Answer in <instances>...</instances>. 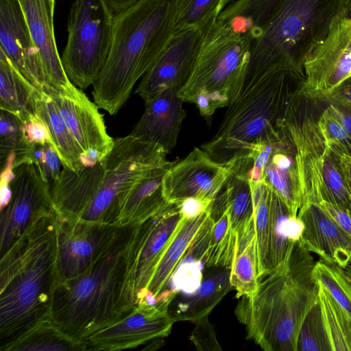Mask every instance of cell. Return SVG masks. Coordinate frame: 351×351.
Returning <instances> with one entry per match:
<instances>
[{
	"mask_svg": "<svg viewBox=\"0 0 351 351\" xmlns=\"http://www.w3.org/2000/svg\"><path fill=\"white\" fill-rule=\"evenodd\" d=\"M343 0H237L218 21L246 37L251 56L246 77L275 66L304 73V63L328 34Z\"/></svg>",
	"mask_w": 351,
	"mask_h": 351,
	"instance_id": "cell-1",
	"label": "cell"
},
{
	"mask_svg": "<svg viewBox=\"0 0 351 351\" xmlns=\"http://www.w3.org/2000/svg\"><path fill=\"white\" fill-rule=\"evenodd\" d=\"M0 350L51 318L59 282L57 213L40 219L0 256Z\"/></svg>",
	"mask_w": 351,
	"mask_h": 351,
	"instance_id": "cell-2",
	"label": "cell"
},
{
	"mask_svg": "<svg viewBox=\"0 0 351 351\" xmlns=\"http://www.w3.org/2000/svg\"><path fill=\"white\" fill-rule=\"evenodd\" d=\"M315 261L299 241L287 258L259 278L256 290L234 309L247 338L266 351H297L301 325L318 300Z\"/></svg>",
	"mask_w": 351,
	"mask_h": 351,
	"instance_id": "cell-3",
	"label": "cell"
},
{
	"mask_svg": "<svg viewBox=\"0 0 351 351\" xmlns=\"http://www.w3.org/2000/svg\"><path fill=\"white\" fill-rule=\"evenodd\" d=\"M135 226H120L114 239L85 272L59 282L50 317L69 337L85 340L126 316L136 305L128 289Z\"/></svg>",
	"mask_w": 351,
	"mask_h": 351,
	"instance_id": "cell-4",
	"label": "cell"
},
{
	"mask_svg": "<svg viewBox=\"0 0 351 351\" xmlns=\"http://www.w3.org/2000/svg\"><path fill=\"white\" fill-rule=\"evenodd\" d=\"M177 10L178 0H139L114 14L110 51L93 84L100 109L114 115L125 104L176 33Z\"/></svg>",
	"mask_w": 351,
	"mask_h": 351,
	"instance_id": "cell-5",
	"label": "cell"
},
{
	"mask_svg": "<svg viewBox=\"0 0 351 351\" xmlns=\"http://www.w3.org/2000/svg\"><path fill=\"white\" fill-rule=\"evenodd\" d=\"M304 80V73L281 66L246 77L218 131L202 149L215 161L227 163L247 158L259 144L278 141V121Z\"/></svg>",
	"mask_w": 351,
	"mask_h": 351,
	"instance_id": "cell-6",
	"label": "cell"
},
{
	"mask_svg": "<svg viewBox=\"0 0 351 351\" xmlns=\"http://www.w3.org/2000/svg\"><path fill=\"white\" fill-rule=\"evenodd\" d=\"M203 38L190 76L178 94L206 118L228 106L244 84L251 50L248 39L217 20Z\"/></svg>",
	"mask_w": 351,
	"mask_h": 351,
	"instance_id": "cell-7",
	"label": "cell"
},
{
	"mask_svg": "<svg viewBox=\"0 0 351 351\" xmlns=\"http://www.w3.org/2000/svg\"><path fill=\"white\" fill-rule=\"evenodd\" d=\"M167 152L132 134L114 139L101 161V183L78 220L117 225L121 208L132 186L152 169L166 163Z\"/></svg>",
	"mask_w": 351,
	"mask_h": 351,
	"instance_id": "cell-8",
	"label": "cell"
},
{
	"mask_svg": "<svg viewBox=\"0 0 351 351\" xmlns=\"http://www.w3.org/2000/svg\"><path fill=\"white\" fill-rule=\"evenodd\" d=\"M114 16L106 0H74L71 5L61 61L69 80L81 89L93 84L106 63Z\"/></svg>",
	"mask_w": 351,
	"mask_h": 351,
	"instance_id": "cell-9",
	"label": "cell"
},
{
	"mask_svg": "<svg viewBox=\"0 0 351 351\" xmlns=\"http://www.w3.org/2000/svg\"><path fill=\"white\" fill-rule=\"evenodd\" d=\"M304 83L292 95L278 123L279 135L294 151L302 205L324 199L322 166L326 143L317 121L327 105L324 99L308 93Z\"/></svg>",
	"mask_w": 351,
	"mask_h": 351,
	"instance_id": "cell-10",
	"label": "cell"
},
{
	"mask_svg": "<svg viewBox=\"0 0 351 351\" xmlns=\"http://www.w3.org/2000/svg\"><path fill=\"white\" fill-rule=\"evenodd\" d=\"M10 186L11 197L0 208V256L40 219L56 213L49 184L33 163L14 168Z\"/></svg>",
	"mask_w": 351,
	"mask_h": 351,
	"instance_id": "cell-11",
	"label": "cell"
},
{
	"mask_svg": "<svg viewBox=\"0 0 351 351\" xmlns=\"http://www.w3.org/2000/svg\"><path fill=\"white\" fill-rule=\"evenodd\" d=\"M180 204L163 208L135 226L130 247L128 289L136 304L138 296L150 282L157 265L183 220Z\"/></svg>",
	"mask_w": 351,
	"mask_h": 351,
	"instance_id": "cell-12",
	"label": "cell"
},
{
	"mask_svg": "<svg viewBox=\"0 0 351 351\" xmlns=\"http://www.w3.org/2000/svg\"><path fill=\"white\" fill-rule=\"evenodd\" d=\"M175 296L156 304L140 303L123 318L92 334L86 350H121L167 337L176 322L169 313Z\"/></svg>",
	"mask_w": 351,
	"mask_h": 351,
	"instance_id": "cell-13",
	"label": "cell"
},
{
	"mask_svg": "<svg viewBox=\"0 0 351 351\" xmlns=\"http://www.w3.org/2000/svg\"><path fill=\"white\" fill-rule=\"evenodd\" d=\"M304 73V88L317 97L351 76V19L341 10L326 36L306 58Z\"/></svg>",
	"mask_w": 351,
	"mask_h": 351,
	"instance_id": "cell-14",
	"label": "cell"
},
{
	"mask_svg": "<svg viewBox=\"0 0 351 351\" xmlns=\"http://www.w3.org/2000/svg\"><path fill=\"white\" fill-rule=\"evenodd\" d=\"M235 160L218 162L202 149L193 148L164 175L162 186L165 199L178 204L189 197L214 202L231 173Z\"/></svg>",
	"mask_w": 351,
	"mask_h": 351,
	"instance_id": "cell-15",
	"label": "cell"
},
{
	"mask_svg": "<svg viewBox=\"0 0 351 351\" xmlns=\"http://www.w3.org/2000/svg\"><path fill=\"white\" fill-rule=\"evenodd\" d=\"M120 226L69 220L57 215V256L60 282L85 272L114 239Z\"/></svg>",
	"mask_w": 351,
	"mask_h": 351,
	"instance_id": "cell-16",
	"label": "cell"
},
{
	"mask_svg": "<svg viewBox=\"0 0 351 351\" xmlns=\"http://www.w3.org/2000/svg\"><path fill=\"white\" fill-rule=\"evenodd\" d=\"M203 32L195 28L176 31L160 56L141 77L135 90L145 102L167 89L179 90L192 71Z\"/></svg>",
	"mask_w": 351,
	"mask_h": 351,
	"instance_id": "cell-17",
	"label": "cell"
},
{
	"mask_svg": "<svg viewBox=\"0 0 351 351\" xmlns=\"http://www.w3.org/2000/svg\"><path fill=\"white\" fill-rule=\"evenodd\" d=\"M48 94L53 98L81 154H95L102 160L111 151L114 138L107 132L98 106L74 84L64 90Z\"/></svg>",
	"mask_w": 351,
	"mask_h": 351,
	"instance_id": "cell-18",
	"label": "cell"
},
{
	"mask_svg": "<svg viewBox=\"0 0 351 351\" xmlns=\"http://www.w3.org/2000/svg\"><path fill=\"white\" fill-rule=\"evenodd\" d=\"M0 50L36 88L48 84L38 51L19 0H0Z\"/></svg>",
	"mask_w": 351,
	"mask_h": 351,
	"instance_id": "cell-19",
	"label": "cell"
},
{
	"mask_svg": "<svg viewBox=\"0 0 351 351\" xmlns=\"http://www.w3.org/2000/svg\"><path fill=\"white\" fill-rule=\"evenodd\" d=\"M19 1L42 62L48 84L46 93L67 89L73 84L64 71L56 46L53 29L55 1Z\"/></svg>",
	"mask_w": 351,
	"mask_h": 351,
	"instance_id": "cell-20",
	"label": "cell"
},
{
	"mask_svg": "<svg viewBox=\"0 0 351 351\" xmlns=\"http://www.w3.org/2000/svg\"><path fill=\"white\" fill-rule=\"evenodd\" d=\"M298 216L304 223L300 242L320 259L345 268L351 261V238L317 203L308 202Z\"/></svg>",
	"mask_w": 351,
	"mask_h": 351,
	"instance_id": "cell-21",
	"label": "cell"
},
{
	"mask_svg": "<svg viewBox=\"0 0 351 351\" xmlns=\"http://www.w3.org/2000/svg\"><path fill=\"white\" fill-rule=\"evenodd\" d=\"M178 91L167 89L145 102V109L131 134L157 145L167 154L176 145L186 116Z\"/></svg>",
	"mask_w": 351,
	"mask_h": 351,
	"instance_id": "cell-22",
	"label": "cell"
},
{
	"mask_svg": "<svg viewBox=\"0 0 351 351\" xmlns=\"http://www.w3.org/2000/svg\"><path fill=\"white\" fill-rule=\"evenodd\" d=\"M103 175L101 162L80 172L62 167L59 177L50 185L58 216L78 220L100 186Z\"/></svg>",
	"mask_w": 351,
	"mask_h": 351,
	"instance_id": "cell-23",
	"label": "cell"
},
{
	"mask_svg": "<svg viewBox=\"0 0 351 351\" xmlns=\"http://www.w3.org/2000/svg\"><path fill=\"white\" fill-rule=\"evenodd\" d=\"M202 280L193 292L176 296L169 313L175 322H195L209 315L215 306L233 287L230 269L226 267L205 268Z\"/></svg>",
	"mask_w": 351,
	"mask_h": 351,
	"instance_id": "cell-24",
	"label": "cell"
},
{
	"mask_svg": "<svg viewBox=\"0 0 351 351\" xmlns=\"http://www.w3.org/2000/svg\"><path fill=\"white\" fill-rule=\"evenodd\" d=\"M279 136L273 142L263 182L282 199L291 215H298L303 200L294 151L285 137Z\"/></svg>",
	"mask_w": 351,
	"mask_h": 351,
	"instance_id": "cell-25",
	"label": "cell"
},
{
	"mask_svg": "<svg viewBox=\"0 0 351 351\" xmlns=\"http://www.w3.org/2000/svg\"><path fill=\"white\" fill-rule=\"evenodd\" d=\"M210 210L211 207L195 217H184L166 247L147 287V290L156 298L157 302L170 293V280L180 262L210 215Z\"/></svg>",
	"mask_w": 351,
	"mask_h": 351,
	"instance_id": "cell-26",
	"label": "cell"
},
{
	"mask_svg": "<svg viewBox=\"0 0 351 351\" xmlns=\"http://www.w3.org/2000/svg\"><path fill=\"white\" fill-rule=\"evenodd\" d=\"M175 162L152 169L128 191L121 208L117 225H137L151 217L169 202L162 193V178Z\"/></svg>",
	"mask_w": 351,
	"mask_h": 351,
	"instance_id": "cell-27",
	"label": "cell"
},
{
	"mask_svg": "<svg viewBox=\"0 0 351 351\" xmlns=\"http://www.w3.org/2000/svg\"><path fill=\"white\" fill-rule=\"evenodd\" d=\"M251 165L252 160L248 158L235 160L220 191L236 238L246 234L254 226L253 187L247 177Z\"/></svg>",
	"mask_w": 351,
	"mask_h": 351,
	"instance_id": "cell-28",
	"label": "cell"
},
{
	"mask_svg": "<svg viewBox=\"0 0 351 351\" xmlns=\"http://www.w3.org/2000/svg\"><path fill=\"white\" fill-rule=\"evenodd\" d=\"M271 191L267 272L287 258L304 230L303 221L291 215L282 199Z\"/></svg>",
	"mask_w": 351,
	"mask_h": 351,
	"instance_id": "cell-29",
	"label": "cell"
},
{
	"mask_svg": "<svg viewBox=\"0 0 351 351\" xmlns=\"http://www.w3.org/2000/svg\"><path fill=\"white\" fill-rule=\"evenodd\" d=\"M34 99L35 112L48 127L62 167L75 172L81 171L84 169L80 160L81 151L64 123L53 98L37 88Z\"/></svg>",
	"mask_w": 351,
	"mask_h": 351,
	"instance_id": "cell-30",
	"label": "cell"
},
{
	"mask_svg": "<svg viewBox=\"0 0 351 351\" xmlns=\"http://www.w3.org/2000/svg\"><path fill=\"white\" fill-rule=\"evenodd\" d=\"M36 88L14 66L0 50V108L24 123L36 113L34 94Z\"/></svg>",
	"mask_w": 351,
	"mask_h": 351,
	"instance_id": "cell-31",
	"label": "cell"
},
{
	"mask_svg": "<svg viewBox=\"0 0 351 351\" xmlns=\"http://www.w3.org/2000/svg\"><path fill=\"white\" fill-rule=\"evenodd\" d=\"M85 340L75 339L45 319L4 348L3 351H86Z\"/></svg>",
	"mask_w": 351,
	"mask_h": 351,
	"instance_id": "cell-32",
	"label": "cell"
},
{
	"mask_svg": "<svg viewBox=\"0 0 351 351\" xmlns=\"http://www.w3.org/2000/svg\"><path fill=\"white\" fill-rule=\"evenodd\" d=\"M230 278L238 299L252 295L257 289L258 260L254 224L247 234L236 239Z\"/></svg>",
	"mask_w": 351,
	"mask_h": 351,
	"instance_id": "cell-33",
	"label": "cell"
},
{
	"mask_svg": "<svg viewBox=\"0 0 351 351\" xmlns=\"http://www.w3.org/2000/svg\"><path fill=\"white\" fill-rule=\"evenodd\" d=\"M318 302L331 351H351V318L318 283Z\"/></svg>",
	"mask_w": 351,
	"mask_h": 351,
	"instance_id": "cell-34",
	"label": "cell"
},
{
	"mask_svg": "<svg viewBox=\"0 0 351 351\" xmlns=\"http://www.w3.org/2000/svg\"><path fill=\"white\" fill-rule=\"evenodd\" d=\"M236 245L226 208L214 220L204 259L205 268L226 267L230 269Z\"/></svg>",
	"mask_w": 351,
	"mask_h": 351,
	"instance_id": "cell-35",
	"label": "cell"
},
{
	"mask_svg": "<svg viewBox=\"0 0 351 351\" xmlns=\"http://www.w3.org/2000/svg\"><path fill=\"white\" fill-rule=\"evenodd\" d=\"M0 157L1 161L13 154L15 161L13 169L23 162L32 163L34 145L25 138L23 124L14 115L1 110Z\"/></svg>",
	"mask_w": 351,
	"mask_h": 351,
	"instance_id": "cell-36",
	"label": "cell"
},
{
	"mask_svg": "<svg viewBox=\"0 0 351 351\" xmlns=\"http://www.w3.org/2000/svg\"><path fill=\"white\" fill-rule=\"evenodd\" d=\"M231 0H178L177 30H203L217 21Z\"/></svg>",
	"mask_w": 351,
	"mask_h": 351,
	"instance_id": "cell-37",
	"label": "cell"
},
{
	"mask_svg": "<svg viewBox=\"0 0 351 351\" xmlns=\"http://www.w3.org/2000/svg\"><path fill=\"white\" fill-rule=\"evenodd\" d=\"M252 184L254 198V224L258 260V277L261 278L267 272L271 191L264 182H252Z\"/></svg>",
	"mask_w": 351,
	"mask_h": 351,
	"instance_id": "cell-38",
	"label": "cell"
},
{
	"mask_svg": "<svg viewBox=\"0 0 351 351\" xmlns=\"http://www.w3.org/2000/svg\"><path fill=\"white\" fill-rule=\"evenodd\" d=\"M322 177L325 191L324 201L351 213V195L346 184L337 154L327 143L323 159Z\"/></svg>",
	"mask_w": 351,
	"mask_h": 351,
	"instance_id": "cell-39",
	"label": "cell"
},
{
	"mask_svg": "<svg viewBox=\"0 0 351 351\" xmlns=\"http://www.w3.org/2000/svg\"><path fill=\"white\" fill-rule=\"evenodd\" d=\"M313 277L351 318V282L343 268L319 259L315 262Z\"/></svg>",
	"mask_w": 351,
	"mask_h": 351,
	"instance_id": "cell-40",
	"label": "cell"
},
{
	"mask_svg": "<svg viewBox=\"0 0 351 351\" xmlns=\"http://www.w3.org/2000/svg\"><path fill=\"white\" fill-rule=\"evenodd\" d=\"M297 351H331L318 300L301 325Z\"/></svg>",
	"mask_w": 351,
	"mask_h": 351,
	"instance_id": "cell-41",
	"label": "cell"
},
{
	"mask_svg": "<svg viewBox=\"0 0 351 351\" xmlns=\"http://www.w3.org/2000/svg\"><path fill=\"white\" fill-rule=\"evenodd\" d=\"M32 163L39 174L50 185L59 177L61 160L51 143L35 145L32 154Z\"/></svg>",
	"mask_w": 351,
	"mask_h": 351,
	"instance_id": "cell-42",
	"label": "cell"
},
{
	"mask_svg": "<svg viewBox=\"0 0 351 351\" xmlns=\"http://www.w3.org/2000/svg\"><path fill=\"white\" fill-rule=\"evenodd\" d=\"M208 316L194 322L195 326L191 332L190 339L199 351H221L222 348Z\"/></svg>",
	"mask_w": 351,
	"mask_h": 351,
	"instance_id": "cell-43",
	"label": "cell"
},
{
	"mask_svg": "<svg viewBox=\"0 0 351 351\" xmlns=\"http://www.w3.org/2000/svg\"><path fill=\"white\" fill-rule=\"evenodd\" d=\"M317 124L326 142L341 143L350 136L343 124L326 106L319 115Z\"/></svg>",
	"mask_w": 351,
	"mask_h": 351,
	"instance_id": "cell-44",
	"label": "cell"
},
{
	"mask_svg": "<svg viewBox=\"0 0 351 351\" xmlns=\"http://www.w3.org/2000/svg\"><path fill=\"white\" fill-rule=\"evenodd\" d=\"M23 127L25 137L31 144L35 145L49 143L55 147L48 127L37 114L23 123Z\"/></svg>",
	"mask_w": 351,
	"mask_h": 351,
	"instance_id": "cell-45",
	"label": "cell"
},
{
	"mask_svg": "<svg viewBox=\"0 0 351 351\" xmlns=\"http://www.w3.org/2000/svg\"><path fill=\"white\" fill-rule=\"evenodd\" d=\"M319 204L351 238V213L326 201H322Z\"/></svg>",
	"mask_w": 351,
	"mask_h": 351,
	"instance_id": "cell-46",
	"label": "cell"
},
{
	"mask_svg": "<svg viewBox=\"0 0 351 351\" xmlns=\"http://www.w3.org/2000/svg\"><path fill=\"white\" fill-rule=\"evenodd\" d=\"M323 99L327 102L328 110L341 121L351 136V104L337 100Z\"/></svg>",
	"mask_w": 351,
	"mask_h": 351,
	"instance_id": "cell-47",
	"label": "cell"
},
{
	"mask_svg": "<svg viewBox=\"0 0 351 351\" xmlns=\"http://www.w3.org/2000/svg\"><path fill=\"white\" fill-rule=\"evenodd\" d=\"M335 150L339 167L343 173L348 190L351 195V157H350L343 150L340 143H328Z\"/></svg>",
	"mask_w": 351,
	"mask_h": 351,
	"instance_id": "cell-48",
	"label": "cell"
},
{
	"mask_svg": "<svg viewBox=\"0 0 351 351\" xmlns=\"http://www.w3.org/2000/svg\"><path fill=\"white\" fill-rule=\"evenodd\" d=\"M318 97L351 104V76L346 78L328 93Z\"/></svg>",
	"mask_w": 351,
	"mask_h": 351,
	"instance_id": "cell-49",
	"label": "cell"
},
{
	"mask_svg": "<svg viewBox=\"0 0 351 351\" xmlns=\"http://www.w3.org/2000/svg\"><path fill=\"white\" fill-rule=\"evenodd\" d=\"M114 14L132 5L139 0H106Z\"/></svg>",
	"mask_w": 351,
	"mask_h": 351,
	"instance_id": "cell-50",
	"label": "cell"
},
{
	"mask_svg": "<svg viewBox=\"0 0 351 351\" xmlns=\"http://www.w3.org/2000/svg\"><path fill=\"white\" fill-rule=\"evenodd\" d=\"M344 152L351 157V136H350L347 139L340 143Z\"/></svg>",
	"mask_w": 351,
	"mask_h": 351,
	"instance_id": "cell-51",
	"label": "cell"
},
{
	"mask_svg": "<svg viewBox=\"0 0 351 351\" xmlns=\"http://www.w3.org/2000/svg\"><path fill=\"white\" fill-rule=\"evenodd\" d=\"M51 1H55V0H51Z\"/></svg>",
	"mask_w": 351,
	"mask_h": 351,
	"instance_id": "cell-52",
	"label": "cell"
}]
</instances>
